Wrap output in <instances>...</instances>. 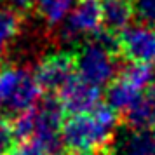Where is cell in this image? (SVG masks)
Listing matches in <instances>:
<instances>
[{
  "mask_svg": "<svg viewBox=\"0 0 155 155\" xmlns=\"http://www.w3.org/2000/svg\"><path fill=\"white\" fill-rule=\"evenodd\" d=\"M117 127L119 113L106 103H101L91 112L64 119L61 143L73 155H96L113 143Z\"/></svg>",
  "mask_w": 155,
  "mask_h": 155,
  "instance_id": "cell-1",
  "label": "cell"
},
{
  "mask_svg": "<svg viewBox=\"0 0 155 155\" xmlns=\"http://www.w3.org/2000/svg\"><path fill=\"white\" fill-rule=\"evenodd\" d=\"M117 52L115 35L103 31L96 38L84 42L75 52V73L82 80L103 89L119 75Z\"/></svg>",
  "mask_w": 155,
  "mask_h": 155,
  "instance_id": "cell-2",
  "label": "cell"
},
{
  "mask_svg": "<svg viewBox=\"0 0 155 155\" xmlns=\"http://www.w3.org/2000/svg\"><path fill=\"white\" fill-rule=\"evenodd\" d=\"M33 73L14 64L0 66V115H19L38 106L42 99Z\"/></svg>",
  "mask_w": 155,
  "mask_h": 155,
  "instance_id": "cell-3",
  "label": "cell"
},
{
  "mask_svg": "<svg viewBox=\"0 0 155 155\" xmlns=\"http://www.w3.org/2000/svg\"><path fill=\"white\" fill-rule=\"evenodd\" d=\"M152 85H155L153 64L127 63L108 85L106 105L112 106L117 113L126 115Z\"/></svg>",
  "mask_w": 155,
  "mask_h": 155,
  "instance_id": "cell-4",
  "label": "cell"
},
{
  "mask_svg": "<svg viewBox=\"0 0 155 155\" xmlns=\"http://www.w3.org/2000/svg\"><path fill=\"white\" fill-rule=\"evenodd\" d=\"M61 38L75 42L80 38H96L105 31L103 0H77L68 18L59 26Z\"/></svg>",
  "mask_w": 155,
  "mask_h": 155,
  "instance_id": "cell-5",
  "label": "cell"
},
{
  "mask_svg": "<svg viewBox=\"0 0 155 155\" xmlns=\"http://www.w3.org/2000/svg\"><path fill=\"white\" fill-rule=\"evenodd\" d=\"M117 51L127 63H155V26L147 23H133L115 37Z\"/></svg>",
  "mask_w": 155,
  "mask_h": 155,
  "instance_id": "cell-6",
  "label": "cell"
},
{
  "mask_svg": "<svg viewBox=\"0 0 155 155\" xmlns=\"http://www.w3.org/2000/svg\"><path fill=\"white\" fill-rule=\"evenodd\" d=\"M75 75V54L66 51L49 52L35 66L33 77L42 92L54 96Z\"/></svg>",
  "mask_w": 155,
  "mask_h": 155,
  "instance_id": "cell-7",
  "label": "cell"
},
{
  "mask_svg": "<svg viewBox=\"0 0 155 155\" xmlns=\"http://www.w3.org/2000/svg\"><path fill=\"white\" fill-rule=\"evenodd\" d=\"M56 99L64 113L78 115L91 112L98 105H101V89L82 80L75 73L56 94Z\"/></svg>",
  "mask_w": 155,
  "mask_h": 155,
  "instance_id": "cell-8",
  "label": "cell"
},
{
  "mask_svg": "<svg viewBox=\"0 0 155 155\" xmlns=\"http://www.w3.org/2000/svg\"><path fill=\"white\" fill-rule=\"evenodd\" d=\"M108 155H155V131L131 127L115 136Z\"/></svg>",
  "mask_w": 155,
  "mask_h": 155,
  "instance_id": "cell-9",
  "label": "cell"
},
{
  "mask_svg": "<svg viewBox=\"0 0 155 155\" xmlns=\"http://www.w3.org/2000/svg\"><path fill=\"white\" fill-rule=\"evenodd\" d=\"M134 4L131 0H103V18H105V31L110 35H119L133 25Z\"/></svg>",
  "mask_w": 155,
  "mask_h": 155,
  "instance_id": "cell-10",
  "label": "cell"
},
{
  "mask_svg": "<svg viewBox=\"0 0 155 155\" xmlns=\"http://www.w3.org/2000/svg\"><path fill=\"white\" fill-rule=\"evenodd\" d=\"M126 119L131 127L155 131V85H152L143 94V98L126 113Z\"/></svg>",
  "mask_w": 155,
  "mask_h": 155,
  "instance_id": "cell-11",
  "label": "cell"
},
{
  "mask_svg": "<svg viewBox=\"0 0 155 155\" xmlns=\"http://www.w3.org/2000/svg\"><path fill=\"white\" fill-rule=\"evenodd\" d=\"M77 0H35L38 16L49 26H61Z\"/></svg>",
  "mask_w": 155,
  "mask_h": 155,
  "instance_id": "cell-12",
  "label": "cell"
},
{
  "mask_svg": "<svg viewBox=\"0 0 155 155\" xmlns=\"http://www.w3.org/2000/svg\"><path fill=\"white\" fill-rule=\"evenodd\" d=\"M19 31V16L11 9H0V59L4 58L9 44Z\"/></svg>",
  "mask_w": 155,
  "mask_h": 155,
  "instance_id": "cell-13",
  "label": "cell"
},
{
  "mask_svg": "<svg viewBox=\"0 0 155 155\" xmlns=\"http://www.w3.org/2000/svg\"><path fill=\"white\" fill-rule=\"evenodd\" d=\"M7 155H52L44 147L42 143H38L37 140H23L16 141L12 148L7 152Z\"/></svg>",
  "mask_w": 155,
  "mask_h": 155,
  "instance_id": "cell-14",
  "label": "cell"
},
{
  "mask_svg": "<svg viewBox=\"0 0 155 155\" xmlns=\"http://www.w3.org/2000/svg\"><path fill=\"white\" fill-rule=\"evenodd\" d=\"M14 143L16 138L12 131V122L5 115H0V155H7Z\"/></svg>",
  "mask_w": 155,
  "mask_h": 155,
  "instance_id": "cell-15",
  "label": "cell"
},
{
  "mask_svg": "<svg viewBox=\"0 0 155 155\" xmlns=\"http://www.w3.org/2000/svg\"><path fill=\"white\" fill-rule=\"evenodd\" d=\"M133 4L140 21L155 26V0H134Z\"/></svg>",
  "mask_w": 155,
  "mask_h": 155,
  "instance_id": "cell-16",
  "label": "cell"
},
{
  "mask_svg": "<svg viewBox=\"0 0 155 155\" xmlns=\"http://www.w3.org/2000/svg\"><path fill=\"white\" fill-rule=\"evenodd\" d=\"M7 4V9L14 12H25L28 9L35 7V0H4Z\"/></svg>",
  "mask_w": 155,
  "mask_h": 155,
  "instance_id": "cell-17",
  "label": "cell"
},
{
  "mask_svg": "<svg viewBox=\"0 0 155 155\" xmlns=\"http://www.w3.org/2000/svg\"><path fill=\"white\" fill-rule=\"evenodd\" d=\"M96 155H101V153H96Z\"/></svg>",
  "mask_w": 155,
  "mask_h": 155,
  "instance_id": "cell-18",
  "label": "cell"
}]
</instances>
